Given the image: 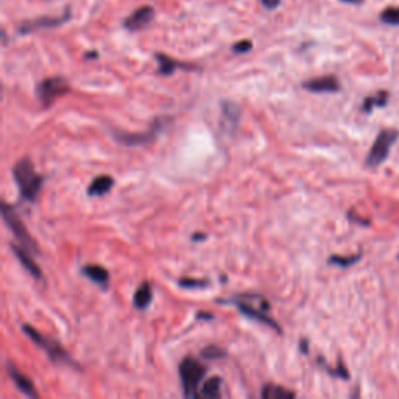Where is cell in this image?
<instances>
[{"label": "cell", "mask_w": 399, "mask_h": 399, "mask_svg": "<svg viewBox=\"0 0 399 399\" xmlns=\"http://www.w3.org/2000/svg\"><path fill=\"white\" fill-rule=\"evenodd\" d=\"M13 176L17 187H19L22 198L30 201V203L36 201L42 189V184H44V176L36 174L33 164L28 158H22L15 164Z\"/></svg>", "instance_id": "cell-1"}, {"label": "cell", "mask_w": 399, "mask_h": 399, "mask_svg": "<svg viewBox=\"0 0 399 399\" xmlns=\"http://www.w3.org/2000/svg\"><path fill=\"white\" fill-rule=\"evenodd\" d=\"M22 331L27 334L30 340L36 343L39 348L44 349L46 354L48 355V359H50L53 364H63V365H69L73 368L77 366V362L73 360L69 355V353H67L66 349L59 345V342L52 339V337L41 334L38 329H35L27 323L22 324Z\"/></svg>", "instance_id": "cell-2"}, {"label": "cell", "mask_w": 399, "mask_h": 399, "mask_svg": "<svg viewBox=\"0 0 399 399\" xmlns=\"http://www.w3.org/2000/svg\"><path fill=\"white\" fill-rule=\"evenodd\" d=\"M206 365L201 364L198 359L192 358H184L180 364V379L183 384L184 396L187 398H198V387L200 382L203 380L206 374Z\"/></svg>", "instance_id": "cell-3"}, {"label": "cell", "mask_w": 399, "mask_h": 399, "mask_svg": "<svg viewBox=\"0 0 399 399\" xmlns=\"http://www.w3.org/2000/svg\"><path fill=\"white\" fill-rule=\"evenodd\" d=\"M2 217L5 225L8 226V230L13 232L15 237L21 242L24 248L33 251V253H39L38 243L35 242V239L26 228V225H24L21 217L17 216V212L7 203V201H2Z\"/></svg>", "instance_id": "cell-4"}, {"label": "cell", "mask_w": 399, "mask_h": 399, "mask_svg": "<svg viewBox=\"0 0 399 399\" xmlns=\"http://www.w3.org/2000/svg\"><path fill=\"white\" fill-rule=\"evenodd\" d=\"M71 92V86L63 77H50L42 80L36 86V97L42 103V106H52L55 100Z\"/></svg>", "instance_id": "cell-5"}, {"label": "cell", "mask_w": 399, "mask_h": 399, "mask_svg": "<svg viewBox=\"0 0 399 399\" xmlns=\"http://www.w3.org/2000/svg\"><path fill=\"white\" fill-rule=\"evenodd\" d=\"M399 133L396 130H382L379 134L374 144L371 147L370 153L366 156V165L368 167H379L387 158L390 155L391 145L396 142Z\"/></svg>", "instance_id": "cell-6"}, {"label": "cell", "mask_w": 399, "mask_h": 399, "mask_svg": "<svg viewBox=\"0 0 399 399\" xmlns=\"http://www.w3.org/2000/svg\"><path fill=\"white\" fill-rule=\"evenodd\" d=\"M164 125V119H158L153 122V125L149 131L145 133H128V131H119V130H114L113 134L118 142H120L122 145H127V147H138V145H145L151 142V140H155V138L158 136V133L161 131V128Z\"/></svg>", "instance_id": "cell-7"}, {"label": "cell", "mask_w": 399, "mask_h": 399, "mask_svg": "<svg viewBox=\"0 0 399 399\" xmlns=\"http://www.w3.org/2000/svg\"><path fill=\"white\" fill-rule=\"evenodd\" d=\"M71 19V10L67 8L64 15L59 16H42L38 17V19H32V21H26L19 27V33L21 35H30L38 32V30H44V28H55L63 26L64 22Z\"/></svg>", "instance_id": "cell-8"}, {"label": "cell", "mask_w": 399, "mask_h": 399, "mask_svg": "<svg viewBox=\"0 0 399 399\" xmlns=\"http://www.w3.org/2000/svg\"><path fill=\"white\" fill-rule=\"evenodd\" d=\"M153 17H155V10L150 5H145V7H140L133 15H130L124 22V27L128 32H140L145 27H149Z\"/></svg>", "instance_id": "cell-9"}, {"label": "cell", "mask_w": 399, "mask_h": 399, "mask_svg": "<svg viewBox=\"0 0 399 399\" xmlns=\"http://www.w3.org/2000/svg\"><path fill=\"white\" fill-rule=\"evenodd\" d=\"M7 371L10 374L11 380H13V382L16 384L17 390L22 391L26 396L39 398V393L36 391L35 384L32 382V379H30L28 376H26V374L17 370L16 365L11 360H7Z\"/></svg>", "instance_id": "cell-10"}, {"label": "cell", "mask_w": 399, "mask_h": 399, "mask_svg": "<svg viewBox=\"0 0 399 399\" xmlns=\"http://www.w3.org/2000/svg\"><path fill=\"white\" fill-rule=\"evenodd\" d=\"M230 304H234L236 308H237L239 310H241L242 315L251 318V320L259 322V323H262V324H267V326H270V328L275 329V331H278V333H282L278 322H276L275 318L270 317L268 312H263V310H261V309L251 308V306L245 304V303H241V301H232V303H230Z\"/></svg>", "instance_id": "cell-11"}, {"label": "cell", "mask_w": 399, "mask_h": 399, "mask_svg": "<svg viewBox=\"0 0 399 399\" xmlns=\"http://www.w3.org/2000/svg\"><path fill=\"white\" fill-rule=\"evenodd\" d=\"M303 88L306 91L317 92V94H324V92L340 91V83L334 75H324V77L308 80V82L303 83Z\"/></svg>", "instance_id": "cell-12"}, {"label": "cell", "mask_w": 399, "mask_h": 399, "mask_svg": "<svg viewBox=\"0 0 399 399\" xmlns=\"http://www.w3.org/2000/svg\"><path fill=\"white\" fill-rule=\"evenodd\" d=\"M11 251H13V254L17 257V261L21 262V266L27 270V272L33 276L36 279H42V270L33 261V257L30 256V250L19 247V245H11Z\"/></svg>", "instance_id": "cell-13"}, {"label": "cell", "mask_w": 399, "mask_h": 399, "mask_svg": "<svg viewBox=\"0 0 399 399\" xmlns=\"http://www.w3.org/2000/svg\"><path fill=\"white\" fill-rule=\"evenodd\" d=\"M83 275L86 278H89L92 282H95L97 286L102 288H108L109 286V273L105 267L102 266H84L82 268Z\"/></svg>", "instance_id": "cell-14"}, {"label": "cell", "mask_w": 399, "mask_h": 399, "mask_svg": "<svg viewBox=\"0 0 399 399\" xmlns=\"http://www.w3.org/2000/svg\"><path fill=\"white\" fill-rule=\"evenodd\" d=\"M156 59L159 64V73H161V75H170V73H174L176 69H198V67L195 66H189L180 63V61L176 59H171L164 53H156Z\"/></svg>", "instance_id": "cell-15"}, {"label": "cell", "mask_w": 399, "mask_h": 399, "mask_svg": "<svg viewBox=\"0 0 399 399\" xmlns=\"http://www.w3.org/2000/svg\"><path fill=\"white\" fill-rule=\"evenodd\" d=\"M153 298V288L150 282H142L138 288L136 292L133 295V304L134 308L139 310H145L149 308Z\"/></svg>", "instance_id": "cell-16"}, {"label": "cell", "mask_w": 399, "mask_h": 399, "mask_svg": "<svg viewBox=\"0 0 399 399\" xmlns=\"http://www.w3.org/2000/svg\"><path fill=\"white\" fill-rule=\"evenodd\" d=\"M114 186V180L108 175H100L94 178V181L89 184L88 187V195L89 196H103L108 192H111V189Z\"/></svg>", "instance_id": "cell-17"}, {"label": "cell", "mask_w": 399, "mask_h": 399, "mask_svg": "<svg viewBox=\"0 0 399 399\" xmlns=\"http://www.w3.org/2000/svg\"><path fill=\"white\" fill-rule=\"evenodd\" d=\"M261 396L263 399H287V398H295V393L287 390L286 387H282V385L267 384L262 389Z\"/></svg>", "instance_id": "cell-18"}, {"label": "cell", "mask_w": 399, "mask_h": 399, "mask_svg": "<svg viewBox=\"0 0 399 399\" xmlns=\"http://www.w3.org/2000/svg\"><path fill=\"white\" fill-rule=\"evenodd\" d=\"M220 389H222V379L217 376L207 379L198 390V398H220L222 396Z\"/></svg>", "instance_id": "cell-19"}, {"label": "cell", "mask_w": 399, "mask_h": 399, "mask_svg": "<svg viewBox=\"0 0 399 399\" xmlns=\"http://www.w3.org/2000/svg\"><path fill=\"white\" fill-rule=\"evenodd\" d=\"M222 109H223V118L230 122L232 128H236L239 125V119H241V109H239L236 103L231 102H223Z\"/></svg>", "instance_id": "cell-20"}, {"label": "cell", "mask_w": 399, "mask_h": 399, "mask_svg": "<svg viewBox=\"0 0 399 399\" xmlns=\"http://www.w3.org/2000/svg\"><path fill=\"white\" fill-rule=\"evenodd\" d=\"M387 100H389V92L380 91V92H378L376 95L365 98V102H364V111H365V113H371L374 106H384V105H387Z\"/></svg>", "instance_id": "cell-21"}, {"label": "cell", "mask_w": 399, "mask_h": 399, "mask_svg": "<svg viewBox=\"0 0 399 399\" xmlns=\"http://www.w3.org/2000/svg\"><path fill=\"white\" fill-rule=\"evenodd\" d=\"M379 19L385 26H399V7H387L382 10Z\"/></svg>", "instance_id": "cell-22"}, {"label": "cell", "mask_w": 399, "mask_h": 399, "mask_svg": "<svg viewBox=\"0 0 399 399\" xmlns=\"http://www.w3.org/2000/svg\"><path fill=\"white\" fill-rule=\"evenodd\" d=\"M201 358L206 360H217V359H223L226 358V351L219 346H206L203 351H201Z\"/></svg>", "instance_id": "cell-23"}, {"label": "cell", "mask_w": 399, "mask_h": 399, "mask_svg": "<svg viewBox=\"0 0 399 399\" xmlns=\"http://www.w3.org/2000/svg\"><path fill=\"white\" fill-rule=\"evenodd\" d=\"M360 259V254L358 256H349V257H343V256H331L329 257V263H334V266L339 267H349L353 266Z\"/></svg>", "instance_id": "cell-24"}, {"label": "cell", "mask_w": 399, "mask_h": 399, "mask_svg": "<svg viewBox=\"0 0 399 399\" xmlns=\"http://www.w3.org/2000/svg\"><path fill=\"white\" fill-rule=\"evenodd\" d=\"M251 47H253L251 41H241V42H237V44L232 46V52L234 53H247L251 50Z\"/></svg>", "instance_id": "cell-25"}, {"label": "cell", "mask_w": 399, "mask_h": 399, "mask_svg": "<svg viewBox=\"0 0 399 399\" xmlns=\"http://www.w3.org/2000/svg\"><path fill=\"white\" fill-rule=\"evenodd\" d=\"M180 286H183V287H205V286H207V281H201V279H180Z\"/></svg>", "instance_id": "cell-26"}, {"label": "cell", "mask_w": 399, "mask_h": 399, "mask_svg": "<svg viewBox=\"0 0 399 399\" xmlns=\"http://www.w3.org/2000/svg\"><path fill=\"white\" fill-rule=\"evenodd\" d=\"M261 3H262L263 7H266L267 10H275V8L279 7L281 0H261Z\"/></svg>", "instance_id": "cell-27"}, {"label": "cell", "mask_w": 399, "mask_h": 399, "mask_svg": "<svg viewBox=\"0 0 399 399\" xmlns=\"http://www.w3.org/2000/svg\"><path fill=\"white\" fill-rule=\"evenodd\" d=\"M343 3H348V5H362L364 3V0H340Z\"/></svg>", "instance_id": "cell-28"}, {"label": "cell", "mask_w": 399, "mask_h": 399, "mask_svg": "<svg viewBox=\"0 0 399 399\" xmlns=\"http://www.w3.org/2000/svg\"><path fill=\"white\" fill-rule=\"evenodd\" d=\"M196 318H207V320H212V315L211 314H201V312H198V314H196Z\"/></svg>", "instance_id": "cell-29"}, {"label": "cell", "mask_w": 399, "mask_h": 399, "mask_svg": "<svg viewBox=\"0 0 399 399\" xmlns=\"http://www.w3.org/2000/svg\"><path fill=\"white\" fill-rule=\"evenodd\" d=\"M301 351H303V353H308V342H306V340L301 342Z\"/></svg>", "instance_id": "cell-30"}, {"label": "cell", "mask_w": 399, "mask_h": 399, "mask_svg": "<svg viewBox=\"0 0 399 399\" xmlns=\"http://www.w3.org/2000/svg\"><path fill=\"white\" fill-rule=\"evenodd\" d=\"M86 58H97V53L92 52V53H86Z\"/></svg>", "instance_id": "cell-31"}]
</instances>
